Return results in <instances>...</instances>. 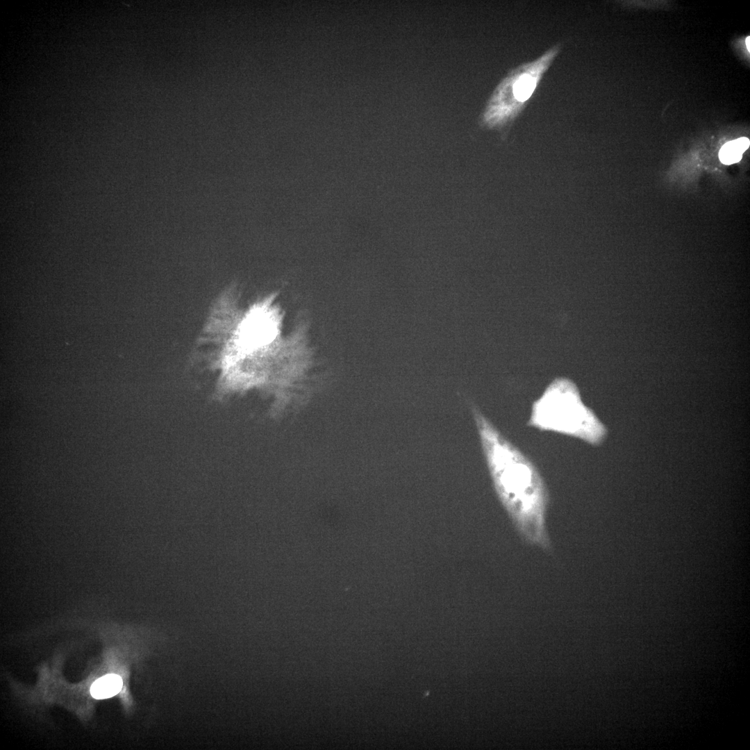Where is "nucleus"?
I'll return each instance as SVG.
<instances>
[{
	"mask_svg": "<svg viewBox=\"0 0 750 750\" xmlns=\"http://www.w3.org/2000/svg\"><path fill=\"white\" fill-rule=\"evenodd\" d=\"M122 687L121 677L116 674H108L97 679L92 685L90 692L95 699H106L117 694Z\"/></svg>",
	"mask_w": 750,
	"mask_h": 750,
	"instance_id": "obj_5",
	"label": "nucleus"
},
{
	"mask_svg": "<svg viewBox=\"0 0 750 750\" xmlns=\"http://www.w3.org/2000/svg\"><path fill=\"white\" fill-rule=\"evenodd\" d=\"M749 40H750V37H749V36H748V37L747 38V39H746V45H747V49H748V50H749V51L750 50V46H749Z\"/></svg>",
	"mask_w": 750,
	"mask_h": 750,
	"instance_id": "obj_7",
	"label": "nucleus"
},
{
	"mask_svg": "<svg viewBox=\"0 0 750 750\" xmlns=\"http://www.w3.org/2000/svg\"><path fill=\"white\" fill-rule=\"evenodd\" d=\"M528 424L599 445L607 429L594 411L585 406L576 387L569 381L557 380L532 405Z\"/></svg>",
	"mask_w": 750,
	"mask_h": 750,
	"instance_id": "obj_3",
	"label": "nucleus"
},
{
	"mask_svg": "<svg viewBox=\"0 0 750 750\" xmlns=\"http://www.w3.org/2000/svg\"><path fill=\"white\" fill-rule=\"evenodd\" d=\"M471 410L497 493L522 539L543 550L552 544L547 528L549 501L535 465L505 438L474 405Z\"/></svg>",
	"mask_w": 750,
	"mask_h": 750,
	"instance_id": "obj_2",
	"label": "nucleus"
},
{
	"mask_svg": "<svg viewBox=\"0 0 750 750\" xmlns=\"http://www.w3.org/2000/svg\"><path fill=\"white\" fill-rule=\"evenodd\" d=\"M749 140L747 138H740L728 142L719 151V160L725 165L739 162L742 157V153L749 148Z\"/></svg>",
	"mask_w": 750,
	"mask_h": 750,
	"instance_id": "obj_6",
	"label": "nucleus"
},
{
	"mask_svg": "<svg viewBox=\"0 0 750 750\" xmlns=\"http://www.w3.org/2000/svg\"><path fill=\"white\" fill-rule=\"evenodd\" d=\"M275 340L248 336L226 327L205 331L201 344L207 367L215 374V394L220 399L251 390H285L306 369L310 349L304 326Z\"/></svg>",
	"mask_w": 750,
	"mask_h": 750,
	"instance_id": "obj_1",
	"label": "nucleus"
},
{
	"mask_svg": "<svg viewBox=\"0 0 750 750\" xmlns=\"http://www.w3.org/2000/svg\"><path fill=\"white\" fill-rule=\"evenodd\" d=\"M560 49L556 44L540 57L522 64L512 71L500 88L497 103L501 105L487 112L484 122L488 127L502 126L513 120L524 108L542 76L548 70Z\"/></svg>",
	"mask_w": 750,
	"mask_h": 750,
	"instance_id": "obj_4",
	"label": "nucleus"
}]
</instances>
